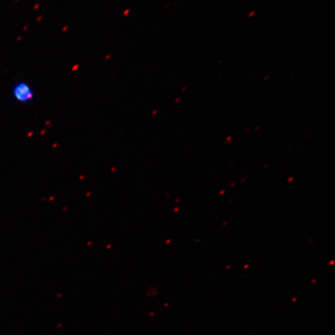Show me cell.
<instances>
[{
	"mask_svg": "<svg viewBox=\"0 0 335 335\" xmlns=\"http://www.w3.org/2000/svg\"><path fill=\"white\" fill-rule=\"evenodd\" d=\"M13 95L17 100L21 103H27L32 100L34 96L33 89L29 85L24 82L17 84L13 89Z\"/></svg>",
	"mask_w": 335,
	"mask_h": 335,
	"instance_id": "cell-1",
	"label": "cell"
}]
</instances>
